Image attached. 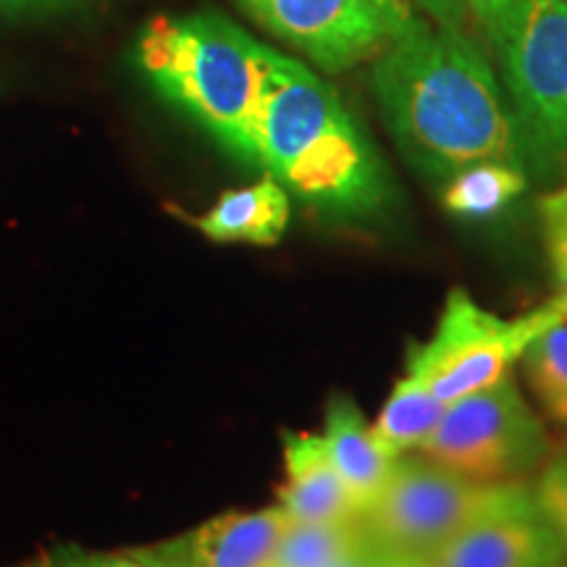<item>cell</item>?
Segmentation results:
<instances>
[{
  "label": "cell",
  "mask_w": 567,
  "mask_h": 567,
  "mask_svg": "<svg viewBox=\"0 0 567 567\" xmlns=\"http://www.w3.org/2000/svg\"><path fill=\"white\" fill-rule=\"evenodd\" d=\"M434 557L444 567H563L567 547L530 492L450 538Z\"/></svg>",
  "instance_id": "obj_10"
},
{
  "label": "cell",
  "mask_w": 567,
  "mask_h": 567,
  "mask_svg": "<svg viewBox=\"0 0 567 567\" xmlns=\"http://www.w3.org/2000/svg\"><path fill=\"white\" fill-rule=\"evenodd\" d=\"M563 316H567L563 292L526 316L499 318L481 308L465 289H452L434 337L410 347L405 368L421 373L439 400L450 405L509 375L530 342Z\"/></svg>",
  "instance_id": "obj_5"
},
{
  "label": "cell",
  "mask_w": 567,
  "mask_h": 567,
  "mask_svg": "<svg viewBox=\"0 0 567 567\" xmlns=\"http://www.w3.org/2000/svg\"><path fill=\"white\" fill-rule=\"evenodd\" d=\"M536 507L547 517L549 526L557 530L567 547V457L555 460L547 471L542 473L534 488Z\"/></svg>",
  "instance_id": "obj_19"
},
{
  "label": "cell",
  "mask_w": 567,
  "mask_h": 567,
  "mask_svg": "<svg viewBox=\"0 0 567 567\" xmlns=\"http://www.w3.org/2000/svg\"><path fill=\"white\" fill-rule=\"evenodd\" d=\"M528 176L526 168L517 163L484 161L473 163L463 172L444 179L442 205L446 213L467 221H484L499 216L517 197L526 193Z\"/></svg>",
  "instance_id": "obj_15"
},
{
  "label": "cell",
  "mask_w": 567,
  "mask_h": 567,
  "mask_svg": "<svg viewBox=\"0 0 567 567\" xmlns=\"http://www.w3.org/2000/svg\"><path fill=\"white\" fill-rule=\"evenodd\" d=\"M415 11H423L439 27H450V30H463L465 19L471 17L465 0H410Z\"/></svg>",
  "instance_id": "obj_21"
},
{
  "label": "cell",
  "mask_w": 567,
  "mask_h": 567,
  "mask_svg": "<svg viewBox=\"0 0 567 567\" xmlns=\"http://www.w3.org/2000/svg\"><path fill=\"white\" fill-rule=\"evenodd\" d=\"M544 247L559 292L567 295V182L538 200Z\"/></svg>",
  "instance_id": "obj_18"
},
{
  "label": "cell",
  "mask_w": 567,
  "mask_h": 567,
  "mask_svg": "<svg viewBox=\"0 0 567 567\" xmlns=\"http://www.w3.org/2000/svg\"><path fill=\"white\" fill-rule=\"evenodd\" d=\"M255 166L331 216H371L389 197L384 163L334 87L276 51L268 53Z\"/></svg>",
  "instance_id": "obj_2"
},
{
  "label": "cell",
  "mask_w": 567,
  "mask_h": 567,
  "mask_svg": "<svg viewBox=\"0 0 567 567\" xmlns=\"http://www.w3.org/2000/svg\"><path fill=\"white\" fill-rule=\"evenodd\" d=\"M528 494L520 481H476L425 455H402L360 523L379 549L434 555L473 523Z\"/></svg>",
  "instance_id": "obj_4"
},
{
  "label": "cell",
  "mask_w": 567,
  "mask_h": 567,
  "mask_svg": "<svg viewBox=\"0 0 567 567\" xmlns=\"http://www.w3.org/2000/svg\"><path fill=\"white\" fill-rule=\"evenodd\" d=\"M549 436L513 375L446 405L421 455L476 481H517L547 457Z\"/></svg>",
  "instance_id": "obj_7"
},
{
  "label": "cell",
  "mask_w": 567,
  "mask_h": 567,
  "mask_svg": "<svg viewBox=\"0 0 567 567\" xmlns=\"http://www.w3.org/2000/svg\"><path fill=\"white\" fill-rule=\"evenodd\" d=\"M268 53L216 11L155 17L134 45L137 69L163 101L250 163Z\"/></svg>",
  "instance_id": "obj_3"
},
{
  "label": "cell",
  "mask_w": 567,
  "mask_h": 567,
  "mask_svg": "<svg viewBox=\"0 0 567 567\" xmlns=\"http://www.w3.org/2000/svg\"><path fill=\"white\" fill-rule=\"evenodd\" d=\"M389 132L434 179L473 163L523 166V134L492 63L463 30L421 21L389 42L373 69Z\"/></svg>",
  "instance_id": "obj_1"
},
{
  "label": "cell",
  "mask_w": 567,
  "mask_h": 567,
  "mask_svg": "<svg viewBox=\"0 0 567 567\" xmlns=\"http://www.w3.org/2000/svg\"><path fill=\"white\" fill-rule=\"evenodd\" d=\"M287 481L279 488V509L289 523H329L358 517L352 496L331 463L323 434L284 431Z\"/></svg>",
  "instance_id": "obj_11"
},
{
  "label": "cell",
  "mask_w": 567,
  "mask_h": 567,
  "mask_svg": "<svg viewBox=\"0 0 567 567\" xmlns=\"http://www.w3.org/2000/svg\"><path fill=\"white\" fill-rule=\"evenodd\" d=\"M494 45L526 145L567 163V0H515Z\"/></svg>",
  "instance_id": "obj_6"
},
{
  "label": "cell",
  "mask_w": 567,
  "mask_h": 567,
  "mask_svg": "<svg viewBox=\"0 0 567 567\" xmlns=\"http://www.w3.org/2000/svg\"><path fill=\"white\" fill-rule=\"evenodd\" d=\"M289 526L279 505L258 513H226L187 534L130 549L147 567H266Z\"/></svg>",
  "instance_id": "obj_9"
},
{
  "label": "cell",
  "mask_w": 567,
  "mask_h": 567,
  "mask_svg": "<svg viewBox=\"0 0 567 567\" xmlns=\"http://www.w3.org/2000/svg\"><path fill=\"white\" fill-rule=\"evenodd\" d=\"M323 442L360 517L384 488L394 457L381 450L365 415L342 394H337L326 410Z\"/></svg>",
  "instance_id": "obj_12"
},
{
  "label": "cell",
  "mask_w": 567,
  "mask_h": 567,
  "mask_svg": "<svg viewBox=\"0 0 567 567\" xmlns=\"http://www.w3.org/2000/svg\"><path fill=\"white\" fill-rule=\"evenodd\" d=\"M375 557V567H444L434 555H421V551H392L379 549Z\"/></svg>",
  "instance_id": "obj_24"
},
{
  "label": "cell",
  "mask_w": 567,
  "mask_h": 567,
  "mask_svg": "<svg viewBox=\"0 0 567 567\" xmlns=\"http://www.w3.org/2000/svg\"><path fill=\"white\" fill-rule=\"evenodd\" d=\"M379 3V9L384 11V17L389 21V27H392L394 38H400V34H405L413 30L415 24H421V17H417L415 6L410 3V0H375Z\"/></svg>",
  "instance_id": "obj_23"
},
{
  "label": "cell",
  "mask_w": 567,
  "mask_h": 567,
  "mask_svg": "<svg viewBox=\"0 0 567 567\" xmlns=\"http://www.w3.org/2000/svg\"><path fill=\"white\" fill-rule=\"evenodd\" d=\"M520 363L547 415L567 425V316L530 342Z\"/></svg>",
  "instance_id": "obj_17"
},
{
  "label": "cell",
  "mask_w": 567,
  "mask_h": 567,
  "mask_svg": "<svg viewBox=\"0 0 567 567\" xmlns=\"http://www.w3.org/2000/svg\"><path fill=\"white\" fill-rule=\"evenodd\" d=\"M74 0H0V17H24V13L59 11Z\"/></svg>",
  "instance_id": "obj_25"
},
{
  "label": "cell",
  "mask_w": 567,
  "mask_h": 567,
  "mask_svg": "<svg viewBox=\"0 0 567 567\" xmlns=\"http://www.w3.org/2000/svg\"><path fill=\"white\" fill-rule=\"evenodd\" d=\"M268 32L323 71L375 59L394 40L375 0H239Z\"/></svg>",
  "instance_id": "obj_8"
},
{
  "label": "cell",
  "mask_w": 567,
  "mask_h": 567,
  "mask_svg": "<svg viewBox=\"0 0 567 567\" xmlns=\"http://www.w3.org/2000/svg\"><path fill=\"white\" fill-rule=\"evenodd\" d=\"M32 567H147L140 559H134L130 551L113 555V551H90L80 547H55L48 555H42Z\"/></svg>",
  "instance_id": "obj_20"
},
{
  "label": "cell",
  "mask_w": 567,
  "mask_h": 567,
  "mask_svg": "<svg viewBox=\"0 0 567 567\" xmlns=\"http://www.w3.org/2000/svg\"><path fill=\"white\" fill-rule=\"evenodd\" d=\"M375 557H379L375 544L365 536L358 547H352L347 555L339 557L337 563H331L329 567H375Z\"/></svg>",
  "instance_id": "obj_26"
},
{
  "label": "cell",
  "mask_w": 567,
  "mask_h": 567,
  "mask_svg": "<svg viewBox=\"0 0 567 567\" xmlns=\"http://www.w3.org/2000/svg\"><path fill=\"white\" fill-rule=\"evenodd\" d=\"M444 413L446 402L439 400L429 381L405 368V375L394 384L371 431L381 450L396 460L410 455L413 450H421L436 431Z\"/></svg>",
  "instance_id": "obj_14"
},
{
  "label": "cell",
  "mask_w": 567,
  "mask_h": 567,
  "mask_svg": "<svg viewBox=\"0 0 567 567\" xmlns=\"http://www.w3.org/2000/svg\"><path fill=\"white\" fill-rule=\"evenodd\" d=\"M365 538L360 517L289 523L266 567H329Z\"/></svg>",
  "instance_id": "obj_16"
},
{
  "label": "cell",
  "mask_w": 567,
  "mask_h": 567,
  "mask_svg": "<svg viewBox=\"0 0 567 567\" xmlns=\"http://www.w3.org/2000/svg\"><path fill=\"white\" fill-rule=\"evenodd\" d=\"M289 193L266 174L243 189H229L210 210L193 218V224L213 243H243L271 247L289 226Z\"/></svg>",
  "instance_id": "obj_13"
},
{
  "label": "cell",
  "mask_w": 567,
  "mask_h": 567,
  "mask_svg": "<svg viewBox=\"0 0 567 567\" xmlns=\"http://www.w3.org/2000/svg\"><path fill=\"white\" fill-rule=\"evenodd\" d=\"M465 3L494 42L496 34H499V30H502V21H505L507 11L513 9L515 0H465Z\"/></svg>",
  "instance_id": "obj_22"
},
{
  "label": "cell",
  "mask_w": 567,
  "mask_h": 567,
  "mask_svg": "<svg viewBox=\"0 0 567 567\" xmlns=\"http://www.w3.org/2000/svg\"><path fill=\"white\" fill-rule=\"evenodd\" d=\"M563 567H567V563H565V565H563Z\"/></svg>",
  "instance_id": "obj_27"
}]
</instances>
